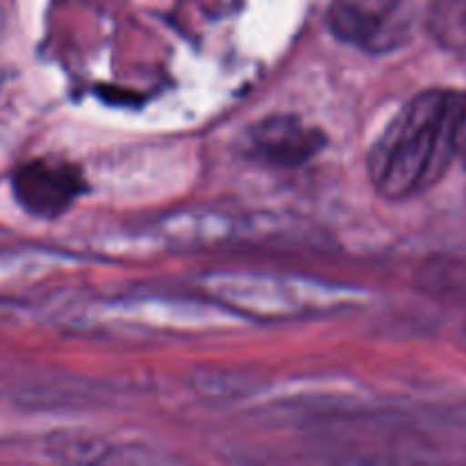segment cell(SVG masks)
<instances>
[{"instance_id":"1","label":"cell","mask_w":466,"mask_h":466,"mask_svg":"<svg viewBox=\"0 0 466 466\" xmlns=\"http://www.w3.org/2000/svg\"><path fill=\"white\" fill-rule=\"evenodd\" d=\"M453 89L414 96L382 130L369 153V180L390 200H408L444 180L455 162L451 137Z\"/></svg>"},{"instance_id":"2","label":"cell","mask_w":466,"mask_h":466,"mask_svg":"<svg viewBox=\"0 0 466 466\" xmlns=\"http://www.w3.org/2000/svg\"><path fill=\"white\" fill-rule=\"evenodd\" d=\"M14 196L25 212L55 218L66 212L86 189L80 168L59 159H35L12 177Z\"/></svg>"},{"instance_id":"3","label":"cell","mask_w":466,"mask_h":466,"mask_svg":"<svg viewBox=\"0 0 466 466\" xmlns=\"http://www.w3.org/2000/svg\"><path fill=\"white\" fill-rule=\"evenodd\" d=\"M323 135L296 116H268L250 127V153L276 167H296L323 146Z\"/></svg>"},{"instance_id":"4","label":"cell","mask_w":466,"mask_h":466,"mask_svg":"<svg viewBox=\"0 0 466 466\" xmlns=\"http://www.w3.org/2000/svg\"><path fill=\"white\" fill-rule=\"evenodd\" d=\"M328 27L339 39L369 50H390L391 46L400 44L396 32L387 30L390 12L364 7V5L350 3V0H339L328 9Z\"/></svg>"},{"instance_id":"5","label":"cell","mask_w":466,"mask_h":466,"mask_svg":"<svg viewBox=\"0 0 466 466\" xmlns=\"http://www.w3.org/2000/svg\"><path fill=\"white\" fill-rule=\"evenodd\" d=\"M426 27L440 48L466 55V0H435L428 9Z\"/></svg>"},{"instance_id":"6","label":"cell","mask_w":466,"mask_h":466,"mask_svg":"<svg viewBox=\"0 0 466 466\" xmlns=\"http://www.w3.org/2000/svg\"><path fill=\"white\" fill-rule=\"evenodd\" d=\"M451 137H453L455 159L466 171V89H453L451 103Z\"/></svg>"}]
</instances>
